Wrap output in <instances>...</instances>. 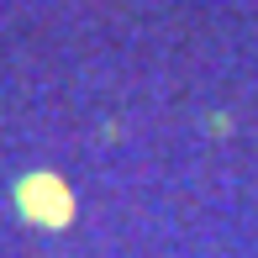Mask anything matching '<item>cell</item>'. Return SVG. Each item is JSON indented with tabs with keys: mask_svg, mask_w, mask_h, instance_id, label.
Wrapping results in <instances>:
<instances>
[{
	"mask_svg": "<svg viewBox=\"0 0 258 258\" xmlns=\"http://www.w3.org/2000/svg\"><path fill=\"white\" fill-rule=\"evenodd\" d=\"M16 206L32 227H69V216H74V195L58 174H27L16 184Z\"/></svg>",
	"mask_w": 258,
	"mask_h": 258,
	"instance_id": "obj_1",
	"label": "cell"
}]
</instances>
